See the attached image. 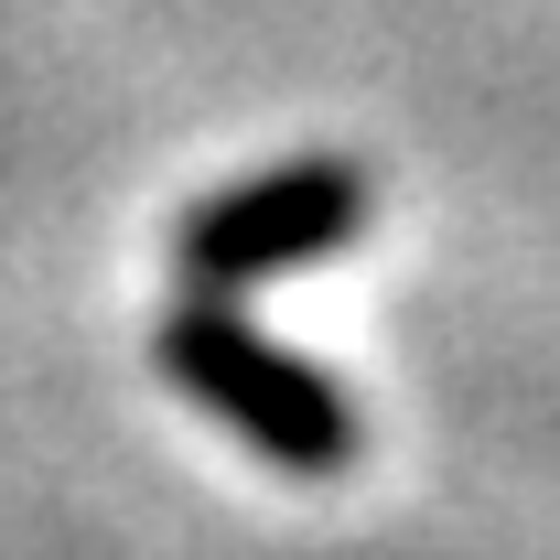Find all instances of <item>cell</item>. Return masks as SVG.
<instances>
[{
    "label": "cell",
    "instance_id": "cell-2",
    "mask_svg": "<svg viewBox=\"0 0 560 560\" xmlns=\"http://www.w3.org/2000/svg\"><path fill=\"white\" fill-rule=\"evenodd\" d=\"M366 215H377L366 162H346V151H302V162H270V173H248V184L206 195V206L173 226V270H184V291L237 302V291L302 270V259L355 248Z\"/></svg>",
    "mask_w": 560,
    "mask_h": 560
},
{
    "label": "cell",
    "instance_id": "cell-1",
    "mask_svg": "<svg viewBox=\"0 0 560 560\" xmlns=\"http://www.w3.org/2000/svg\"><path fill=\"white\" fill-rule=\"evenodd\" d=\"M151 366L195 399L206 420H226L259 464L280 475H346L355 453H366V420L355 399L313 366V355L270 346L248 313H226L215 291H184L162 324H151Z\"/></svg>",
    "mask_w": 560,
    "mask_h": 560
}]
</instances>
